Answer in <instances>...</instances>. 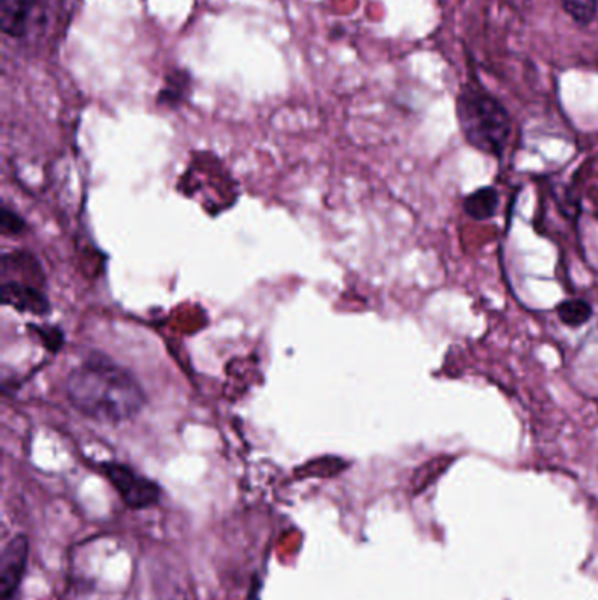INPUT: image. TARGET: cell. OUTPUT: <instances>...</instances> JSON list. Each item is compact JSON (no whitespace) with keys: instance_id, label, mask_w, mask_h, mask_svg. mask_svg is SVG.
<instances>
[{"instance_id":"6da1fadb","label":"cell","mask_w":598,"mask_h":600,"mask_svg":"<svg viewBox=\"0 0 598 600\" xmlns=\"http://www.w3.org/2000/svg\"><path fill=\"white\" fill-rule=\"evenodd\" d=\"M70 404L82 416L100 423H123L143 411L146 393L131 370L93 353L66 379Z\"/></svg>"},{"instance_id":"7a4b0ae2","label":"cell","mask_w":598,"mask_h":600,"mask_svg":"<svg viewBox=\"0 0 598 600\" xmlns=\"http://www.w3.org/2000/svg\"><path fill=\"white\" fill-rule=\"evenodd\" d=\"M459 131L477 152L500 158L511 135V116L497 97L476 84H467L456 97Z\"/></svg>"},{"instance_id":"3957f363","label":"cell","mask_w":598,"mask_h":600,"mask_svg":"<svg viewBox=\"0 0 598 600\" xmlns=\"http://www.w3.org/2000/svg\"><path fill=\"white\" fill-rule=\"evenodd\" d=\"M100 469L109 479V484L117 488L118 496L122 497L129 508L146 509L158 504L162 490L152 479L144 478L131 467L114 464V462L104 464Z\"/></svg>"},{"instance_id":"277c9868","label":"cell","mask_w":598,"mask_h":600,"mask_svg":"<svg viewBox=\"0 0 598 600\" xmlns=\"http://www.w3.org/2000/svg\"><path fill=\"white\" fill-rule=\"evenodd\" d=\"M29 558V541L16 535L5 544L0 555V600H13L22 584Z\"/></svg>"},{"instance_id":"5b68a950","label":"cell","mask_w":598,"mask_h":600,"mask_svg":"<svg viewBox=\"0 0 598 600\" xmlns=\"http://www.w3.org/2000/svg\"><path fill=\"white\" fill-rule=\"evenodd\" d=\"M0 297H2V304L14 308L20 313L44 316L52 309L48 297L43 292V288L34 284H23V281H18V279L4 281L2 290H0Z\"/></svg>"},{"instance_id":"8992f818","label":"cell","mask_w":598,"mask_h":600,"mask_svg":"<svg viewBox=\"0 0 598 600\" xmlns=\"http://www.w3.org/2000/svg\"><path fill=\"white\" fill-rule=\"evenodd\" d=\"M41 0H0V26L14 40H22L31 29V20Z\"/></svg>"},{"instance_id":"52a82bcc","label":"cell","mask_w":598,"mask_h":600,"mask_svg":"<svg viewBox=\"0 0 598 600\" xmlns=\"http://www.w3.org/2000/svg\"><path fill=\"white\" fill-rule=\"evenodd\" d=\"M191 87H193V79H191L190 73L181 67H174L165 75L164 87L160 88V92L156 97V104L162 108H179L190 97Z\"/></svg>"},{"instance_id":"ba28073f","label":"cell","mask_w":598,"mask_h":600,"mask_svg":"<svg viewBox=\"0 0 598 600\" xmlns=\"http://www.w3.org/2000/svg\"><path fill=\"white\" fill-rule=\"evenodd\" d=\"M464 209L477 222L490 220L499 209V192L494 187L477 188L476 192L465 197Z\"/></svg>"},{"instance_id":"9c48e42d","label":"cell","mask_w":598,"mask_h":600,"mask_svg":"<svg viewBox=\"0 0 598 600\" xmlns=\"http://www.w3.org/2000/svg\"><path fill=\"white\" fill-rule=\"evenodd\" d=\"M556 314L560 322L567 325L568 329H579L586 325L594 316V308L585 299H567L556 305Z\"/></svg>"},{"instance_id":"30bf717a","label":"cell","mask_w":598,"mask_h":600,"mask_svg":"<svg viewBox=\"0 0 598 600\" xmlns=\"http://www.w3.org/2000/svg\"><path fill=\"white\" fill-rule=\"evenodd\" d=\"M562 5L565 13L582 26L590 25L598 13V0H562Z\"/></svg>"},{"instance_id":"8fae6325","label":"cell","mask_w":598,"mask_h":600,"mask_svg":"<svg viewBox=\"0 0 598 600\" xmlns=\"http://www.w3.org/2000/svg\"><path fill=\"white\" fill-rule=\"evenodd\" d=\"M25 220L20 214L14 213L8 205L0 211V231L4 235H18L25 231Z\"/></svg>"},{"instance_id":"7c38bea8","label":"cell","mask_w":598,"mask_h":600,"mask_svg":"<svg viewBox=\"0 0 598 600\" xmlns=\"http://www.w3.org/2000/svg\"><path fill=\"white\" fill-rule=\"evenodd\" d=\"M32 329H34L35 334L40 335V340L43 341L44 346L49 352H60L62 346H64V334H62L58 326H32Z\"/></svg>"}]
</instances>
